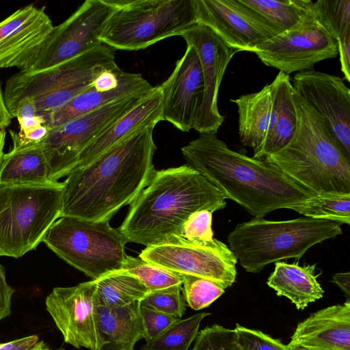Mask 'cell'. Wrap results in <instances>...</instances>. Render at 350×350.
<instances>
[{
  "label": "cell",
  "mask_w": 350,
  "mask_h": 350,
  "mask_svg": "<svg viewBox=\"0 0 350 350\" xmlns=\"http://www.w3.org/2000/svg\"><path fill=\"white\" fill-rule=\"evenodd\" d=\"M181 152L187 165L257 219L315 195L264 159L231 150L214 134H200Z\"/></svg>",
  "instance_id": "2"
},
{
  "label": "cell",
  "mask_w": 350,
  "mask_h": 350,
  "mask_svg": "<svg viewBox=\"0 0 350 350\" xmlns=\"http://www.w3.org/2000/svg\"><path fill=\"white\" fill-rule=\"evenodd\" d=\"M159 87L163 120L183 132L193 129L202 102L204 83L200 58L193 46L187 45L174 71Z\"/></svg>",
  "instance_id": "19"
},
{
  "label": "cell",
  "mask_w": 350,
  "mask_h": 350,
  "mask_svg": "<svg viewBox=\"0 0 350 350\" xmlns=\"http://www.w3.org/2000/svg\"><path fill=\"white\" fill-rule=\"evenodd\" d=\"M286 345L291 350H350V301L312 313Z\"/></svg>",
  "instance_id": "20"
},
{
  "label": "cell",
  "mask_w": 350,
  "mask_h": 350,
  "mask_svg": "<svg viewBox=\"0 0 350 350\" xmlns=\"http://www.w3.org/2000/svg\"><path fill=\"white\" fill-rule=\"evenodd\" d=\"M163 120L159 85L133 109L99 133L80 153L76 167H83L141 128Z\"/></svg>",
  "instance_id": "21"
},
{
  "label": "cell",
  "mask_w": 350,
  "mask_h": 350,
  "mask_svg": "<svg viewBox=\"0 0 350 350\" xmlns=\"http://www.w3.org/2000/svg\"><path fill=\"white\" fill-rule=\"evenodd\" d=\"M44 8L28 5L0 22V68L29 70L53 30Z\"/></svg>",
  "instance_id": "17"
},
{
  "label": "cell",
  "mask_w": 350,
  "mask_h": 350,
  "mask_svg": "<svg viewBox=\"0 0 350 350\" xmlns=\"http://www.w3.org/2000/svg\"><path fill=\"white\" fill-rule=\"evenodd\" d=\"M234 329L241 350H291L280 340L275 339L261 331L252 329L239 324H237Z\"/></svg>",
  "instance_id": "38"
},
{
  "label": "cell",
  "mask_w": 350,
  "mask_h": 350,
  "mask_svg": "<svg viewBox=\"0 0 350 350\" xmlns=\"http://www.w3.org/2000/svg\"><path fill=\"white\" fill-rule=\"evenodd\" d=\"M14 290L8 285L4 267L0 264V321L11 313L12 297Z\"/></svg>",
  "instance_id": "40"
},
{
  "label": "cell",
  "mask_w": 350,
  "mask_h": 350,
  "mask_svg": "<svg viewBox=\"0 0 350 350\" xmlns=\"http://www.w3.org/2000/svg\"><path fill=\"white\" fill-rule=\"evenodd\" d=\"M64 183L0 185V256L20 258L61 217Z\"/></svg>",
  "instance_id": "7"
},
{
  "label": "cell",
  "mask_w": 350,
  "mask_h": 350,
  "mask_svg": "<svg viewBox=\"0 0 350 350\" xmlns=\"http://www.w3.org/2000/svg\"><path fill=\"white\" fill-rule=\"evenodd\" d=\"M44 345L37 335H31L0 344V350H38Z\"/></svg>",
  "instance_id": "42"
},
{
  "label": "cell",
  "mask_w": 350,
  "mask_h": 350,
  "mask_svg": "<svg viewBox=\"0 0 350 350\" xmlns=\"http://www.w3.org/2000/svg\"><path fill=\"white\" fill-rule=\"evenodd\" d=\"M196 51L202 66L204 91L193 129L216 135L224 120L217 107L219 90L226 69L237 52L229 48L208 27L196 23L180 34Z\"/></svg>",
  "instance_id": "15"
},
{
  "label": "cell",
  "mask_w": 350,
  "mask_h": 350,
  "mask_svg": "<svg viewBox=\"0 0 350 350\" xmlns=\"http://www.w3.org/2000/svg\"><path fill=\"white\" fill-rule=\"evenodd\" d=\"M95 281L98 302L108 308L141 301L150 293L137 278L121 270Z\"/></svg>",
  "instance_id": "29"
},
{
  "label": "cell",
  "mask_w": 350,
  "mask_h": 350,
  "mask_svg": "<svg viewBox=\"0 0 350 350\" xmlns=\"http://www.w3.org/2000/svg\"><path fill=\"white\" fill-rule=\"evenodd\" d=\"M117 6L114 0H86L68 18L54 27L27 72L50 69L99 46L100 36Z\"/></svg>",
  "instance_id": "13"
},
{
  "label": "cell",
  "mask_w": 350,
  "mask_h": 350,
  "mask_svg": "<svg viewBox=\"0 0 350 350\" xmlns=\"http://www.w3.org/2000/svg\"><path fill=\"white\" fill-rule=\"evenodd\" d=\"M253 53L266 66L289 75L336 57L338 45L312 10L295 26L258 46Z\"/></svg>",
  "instance_id": "11"
},
{
  "label": "cell",
  "mask_w": 350,
  "mask_h": 350,
  "mask_svg": "<svg viewBox=\"0 0 350 350\" xmlns=\"http://www.w3.org/2000/svg\"><path fill=\"white\" fill-rule=\"evenodd\" d=\"M273 90L271 83L258 92L231 100L238 108L240 141L254 152L261 146L271 125L274 111Z\"/></svg>",
  "instance_id": "25"
},
{
  "label": "cell",
  "mask_w": 350,
  "mask_h": 350,
  "mask_svg": "<svg viewBox=\"0 0 350 350\" xmlns=\"http://www.w3.org/2000/svg\"><path fill=\"white\" fill-rule=\"evenodd\" d=\"M5 140V130H0V164L3 156V147Z\"/></svg>",
  "instance_id": "46"
},
{
  "label": "cell",
  "mask_w": 350,
  "mask_h": 350,
  "mask_svg": "<svg viewBox=\"0 0 350 350\" xmlns=\"http://www.w3.org/2000/svg\"><path fill=\"white\" fill-rule=\"evenodd\" d=\"M290 209L306 217L329 220L340 225H349L350 193L317 194Z\"/></svg>",
  "instance_id": "30"
},
{
  "label": "cell",
  "mask_w": 350,
  "mask_h": 350,
  "mask_svg": "<svg viewBox=\"0 0 350 350\" xmlns=\"http://www.w3.org/2000/svg\"><path fill=\"white\" fill-rule=\"evenodd\" d=\"M57 350H64V349H57Z\"/></svg>",
  "instance_id": "49"
},
{
  "label": "cell",
  "mask_w": 350,
  "mask_h": 350,
  "mask_svg": "<svg viewBox=\"0 0 350 350\" xmlns=\"http://www.w3.org/2000/svg\"><path fill=\"white\" fill-rule=\"evenodd\" d=\"M42 242L92 280L121 270L127 256V241L109 221L62 216L51 225Z\"/></svg>",
  "instance_id": "9"
},
{
  "label": "cell",
  "mask_w": 350,
  "mask_h": 350,
  "mask_svg": "<svg viewBox=\"0 0 350 350\" xmlns=\"http://www.w3.org/2000/svg\"><path fill=\"white\" fill-rule=\"evenodd\" d=\"M38 350H50L49 347L44 344L43 346H42L40 348H39Z\"/></svg>",
  "instance_id": "47"
},
{
  "label": "cell",
  "mask_w": 350,
  "mask_h": 350,
  "mask_svg": "<svg viewBox=\"0 0 350 350\" xmlns=\"http://www.w3.org/2000/svg\"><path fill=\"white\" fill-rule=\"evenodd\" d=\"M332 282L340 288L347 300L350 301V272L335 273L332 276Z\"/></svg>",
  "instance_id": "43"
},
{
  "label": "cell",
  "mask_w": 350,
  "mask_h": 350,
  "mask_svg": "<svg viewBox=\"0 0 350 350\" xmlns=\"http://www.w3.org/2000/svg\"><path fill=\"white\" fill-rule=\"evenodd\" d=\"M140 315L144 329V339L146 342L156 338L179 319L142 304H140Z\"/></svg>",
  "instance_id": "39"
},
{
  "label": "cell",
  "mask_w": 350,
  "mask_h": 350,
  "mask_svg": "<svg viewBox=\"0 0 350 350\" xmlns=\"http://www.w3.org/2000/svg\"><path fill=\"white\" fill-rule=\"evenodd\" d=\"M182 293V285L150 292L140 304L180 319L186 311V301Z\"/></svg>",
  "instance_id": "35"
},
{
  "label": "cell",
  "mask_w": 350,
  "mask_h": 350,
  "mask_svg": "<svg viewBox=\"0 0 350 350\" xmlns=\"http://www.w3.org/2000/svg\"><path fill=\"white\" fill-rule=\"evenodd\" d=\"M312 10L336 41L350 31V0H317Z\"/></svg>",
  "instance_id": "33"
},
{
  "label": "cell",
  "mask_w": 350,
  "mask_h": 350,
  "mask_svg": "<svg viewBox=\"0 0 350 350\" xmlns=\"http://www.w3.org/2000/svg\"><path fill=\"white\" fill-rule=\"evenodd\" d=\"M237 346L234 328L214 324L198 332L191 350H237Z\"/></svg>",
  "instance_id": "36"
},
{
  "label": "cell",
  "mask_w": 350,
  "mask_h": 350,
  "mask_svg": "<svg viewBox=\"0 0 350 350\" xmlns=\"http://www.w3.org/2000/svg\"><path fill=\"white\" fill-rule=\"evenodd\" d=\"M197 23L212 29L236 52L254 49L278 33L239 0H194Z\"/></svg>",
  "instance_id": "18"
},
{
  "label": "cell",
  "mask_w": 350,
  "mask_h": 350,
  "mask_svg": "<svg viewBox=\"0 0 350 350\" xmlns=\"http://www.w3.org/2000/svg\"><path fill=\"white\" fill-rule=\"evenodd\" d=\"M342 234L340 225L299 217L271 221L253 219L237 224L228 236L230 249L247 272L258 273L272 262L299 260L313 245Z\"/></svg>",
  "instance_id": "5"
},
{
  "label": "cell",
  "mask_w": 350,
  "mask_h": 350,
  "mask_svg": "<svg viewBox=\"0 0 350 350\" xmlns=\"http://www.w3.org/2000/svg\"><path fill=\"white\" fill-rule=\"evenodd\" d=\"M12 148L3 154L0 164V185H46L49 178L47 161L40 142L24 140L10 131Z\"/></svg>",
  "instance_id": "24"
},
{
  "label": "cell",
  "mask_w": 350,
  "mask_h": 350,
  "mask_svg": "<svg viewBox=\"0 0 350 350\" xmlns=\"http://www.w3.org/2000/svg\"><path fill=\"white\" fill-rule=\"evenodd\" d=\"M338 55L339 54L341 70L345 79L350 81V31L337 40Z\"/></svg>",
  "instance_id": "41"
},
{
  "label": "cell",
  "mask_w": 350,
  "mask_h": 350,
  "mask_svg": "<svg viewBox=\"0 0 350 350\" xmlns=\"http://www.w3.org/2000/svg\"><path fill=\"white\" fill-rule=\"evenodd\" d=\"M153 88L142 75L123 71L116 88L98 91L92 83L63 106L42 116V125L49 130L109 103Z\"/></svg>",
  "instance_id": "22"
},
{
  "label": "cell",
  "mask_w": 350,
  "mask_h": 350,
  "mask_svg": "<svg viewBox=\"0 0 350 350\" xmlns=\"http://www.w3.org/2000/svg\"><path fill=\"white\" fill-rule=\"evenodd\" d=\"M100 36L113 49H144L197 23L194 0H114Z\"/></svg>",
  "instance_id": "8"
},
{
  "label": "cell",
  "mask_w": 350,
  "mask_h": 350,
  "mask_svg": "<svg viewBox=\"0 0 350 350\" xmlns=\"http://www.w3.org/2000/svg\"><path fill=\"white\" fill-rule=\"evenodd\" d=\"M139 257L177 273L211 280L225 289L236 280L237 259L225 243L216 239L200 244L179 237L146 247Z\"/></svg>",
  "instance_id": "12"
},
{
  "label": "cell",
  "mask_w": 350,
  "mask_h": 350,
  "mask_svg": "<svg viewBox=\"0 0 350 350\" xmlns=\"http://www.w3.org/2000/svg\"><path fill=\"white\" fill-rule=\"evenodd\" d=\"M292 85L321 118L350 161V90L344 79L310 69L295 73Z\"/></svg>",
  "instance_id": "14"
},
{
  "label": "cell",
  "mask_w": 350,
  "mask_h": 350,
  "mask_svg": "<svg viewBox=\"0 0 350 350\" xmlns=\"http://www.w3.org/2000/svg\"><path fill=\"white\" fill-rule=\"evenodd\" d=\"M121 271L137 278L149 292L182 285L183 283L180 273L148 262L139 256L127 255Z\"/></svg>",
  "instance_id": "32"
},
{
  "label": "cell",
  "mask_w": 350,
  "mask_h": 350,
  "mask_svg": "<svg viewBox=\"0 0 350 350\" xmlns=\"http://www.w3.org/2000/svg\"><path fill=\"white\" fill-rule=\"evenodd\" d=\"M271 83L273 88V116L265 140L254 152L253 157L258 159H262L285 147L293 138L297 126L289 75L279 71Z\"/></svg>",
  "instance_id": "26"
},
{
  "label": "cell",
  "mask_w": 350,
  "mask_h": 350,
  "mask_svg": "<svg viewBox=\"0 0 350 350\" xmlns=\"http://www.w3.org/2000/svg\"><path fill=\"white\" fill-rule=\"evenodd\" d=\"M154 126L139 129L89 164L75 167L63 182L61 217L110 221L131 204L155 170Z\"/></svg>",
  "instance_id": "1"
},
{
  "label": "cell",
  "mask_w": 350,
  "mask_h": 350,
  "mask_svg": "<svg viewBox=\"0 0 350 350\" xmlns=\"http://www.w3.org/2000/svg\"><path fill=\"white\" fill-rule=\"evenodd\" d=\"M278 34L297 25L312 12L310 0H239Z\"/></svg>",
  "instance_id": "28"
},
{
  "label": "cell",
  "mask_w": 350,
  "mask_h": 350,
  "mask_svg": "<svg viewBox=\"0 0 350 350\" xmlns=\"http://www.w3.org/2000/svg\"><path fill=\"white\" fill-rule=\"evenodd\" d=\"M208 315L200 312L178 319L156 338L146 342L140 350H188L198 334L202 321Z\"/></svg>",
  "instance_id": "31"
},
{
  "label": "cell",
  "mask_w": 350,
  "mask_h": 350,
  "mask_svg": "<svg viewBox=\"0 0 350 350\" xmlns=\"http://www.w3.org/2000/svg\"><path fill=\"white\" fill-rule=\"evenodd\" d=\"M150 91L124 98L49 129L40 141L52 181L68 174L77 166L82 150L102 131L124 116Z\"/></svg>",
  "instance_id": "10"
},
{
  "label": "cell",
  "mask_w": 350,
  "mask_h": 350,
  "mask_svg": "<svg viewBox=\"0 0 350 350\" xmlns=\"http://www.w3.org/2000/svg\"><path fill=\"white\" fill-rule=\"evenodd\" d=\"M213 212L202 210L192 213L184 223L181 237L200 244H206L213 240L212 230Z\"/></svg>",
  "instance_id": "37"
},
{
  "label": "cell",
  "mask_w": 350,
  "mask_h": 350,
  "mask_svg": "<svg viewBox=\"0 0 350 350\" xmlns=\"http://www.w3.org/2000/svg\"><path fill=\"white\" fill-rule=\"evenodd\" d=\"M297 115L294 135L265 161L314 194L350 193V161L318 114L291 88Z\"/></svg>",
  "instance_id": "4"
},
{
  "label": "cell",
  "mask_w": 350,
  "mask_h": 350,
  "mask_svg": "<svg viewBox=\"0 0 350 350\" xmlns=\"http://www.w3.org/2000/svg\"><path fill=\"white\" fill-rule=\"evenodd\" d=\"M180 275L185 300L195 310L208 307L225 293V288L211 280L189 274Z\"/></svg>",
  "instance_id": "34"
},
{
  "label": "cell",
  "mask_w": 350,
  "mask_h": 350,
  "mask_svg": "<svg viewBox=\"0 0 350 350\" xmlns=\"http://www.w3.org/2000/svg\"><path fill=\"white\" fill-rule=\"evenodd\" d=\"M95 316L98 334L96 350H134L135 344L144 338L140 301L108 308L97 300Z\"/></svg>",
  "instance_id": "23"
},
{
  "label": "cell",
  "mask_w": 350,
  "mask_h": 350,
  "mask_svg": "<svg viewBox=\"0 0 350 350\" xmlns=\"http://www.w3.org/2000/svg\"><path fill=\"white\" fill-rule=\"evenodd\" d=\"M315 265L300 266L276 262L274 271L268 278L267 284L278 296L287 297L298 310L305 309L310 303L323 297L324 291L317 280Z\"/></svg>",
  "instance_id": "27"
},
{
  "label": "cell",
  "mask_w": 350,
  "mask_h": 350,
  "mask_svg": "<svg viewBox=\"0 0 350 350\" xmlns=\"http://www.w3.org/2000/svg\"><path fill=\"white\" fill-rule=\"evenodd\" d=\"M20 126L21 135H24L26 133L42 125V120L40 116H34L31 118H23L17 119Z\"/></svg>",
  "instance_id": "44"
},
{
  "label": "cell",
  "mask_w": 350,
  "mask_h": 350,
  "mask_svg": "<svg viewBox=\"0 0 350 350\" xmlns=\"http://www.w3.org/2000/svg\"><path fill=\"white\" fill-rule=\"evenodd\" d=\"M116 50L105 44L50 69L20 70L6 82L3 92L8 112L20 101H33L38 116L63 106L91 85L105 70L118 66Z\"/></svg>",
  "instance_id": "6"
},
{
  "label": "cell",
  "mask_w": 350,
  "mask_h": 350,
  "mask_svg": "<svg viewBox=\"0 0 350 350\" xmlns=\"http://www.w3.org/2000/svg\"><path fill=\"white\" fill-rule=\"evenodd\" d=\"M238 341V340H237ZM237 350H241V349L239 348V345L237 346Z\"/></svg>",
  "instance_id": "48"
},
{
  "label": "cell",
  "mask_w": 350,
  "mask_h": 350,
  "mask_svg": "<svg viewBox=\"0 0 350 350\" xmlns=\"http://www.w3.org/2000/svg\"><path fill=\"white\" fill-rule=\"evenodd\" d=\"M96 301L95 280L70 287H55L47 295L46 308L66 342L77 349L96 350Z\"/></svg>",
  "instance_id": "16"
},
{
  "label": "cell",
  "mask_w": 350,
  "mask_h": 350,
  "mask_svg": "<svg viewBox=\"0 0 350 350\" xmlns=\"http://www.w3.org/2000/svg\"><path fill=\"white\" fill-rule=\"evenodd\" d=\"M49 129L43 125H41L24 135L18 134L25 141L38 142L42 141L48 133Z\"/></svg>",
  "instance_id": "45"
},
{
  "label": "cell",
  "mask_w": 350,
  "mask_h": 350,
  "mask_svg": "<svg viewBox=\"0 0 350 350\" xmlns=\"http://www.w3.org/2000/svg\"><path fill=\"white\" fill-rule=\"evenodd\" d=\"M226 200L187 164L154 170L118 228L127 243L146 247L162 244L181 237L183 226L192 213L222 209Z\"/></svg>",
  "instance_id": "3"
}]
</instances>
